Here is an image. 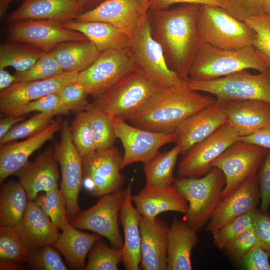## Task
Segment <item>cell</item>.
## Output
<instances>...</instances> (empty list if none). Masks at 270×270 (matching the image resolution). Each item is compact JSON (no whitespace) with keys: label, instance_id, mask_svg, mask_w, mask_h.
<instances>
[{"label":"cell","instance_id":"obj_1","mask_svg":"<svg viewBox=\"0 0 270 270\" xmlns=\"http://www.w3.org/2000/svg\"><path fill=\"white\" fill-rule=\"evenodd\" d=\"M200 5L184 4L148 10L147 16L154 38L161 46L167 64L184 80L189 78L194 58L204 42L198 27Z\"/></svg>","mask_w":270,"mask_h":270},{"label":"cell","instance_id":"obj_2","mask_svg":"<svg viewBox=\"0 0 270 270\" xmlns=\"http://www.w3.org/2000/svg\"><path fill=\"white\" fill-rule=\"evenodd\" d=\"M216 102V98L182 84L158 90L130 119L131 124L150 131L175 132L190 116Z\"/></svg>","mask_w":270,"mask_h":270},{"label":"cell","instance_id":"obj_3","mask_svg":"<svg viewBox=\"0 0 270 270\" xmlns=\"http://www.w3.org/2000/svg\"><path fill=\"white\" fill-rule=\"evenodd\" d=\"M250 68L260 72L268 69L252 46L227 50L203 42L192 62L188 78L210 80Z\"/></svg>","mask_w":270,"mask_h":270},{"label":"cell","instance_id":"obj_4","mask_svg":"<svg viewBox=\"0 0 270 270\" xmlns=\"http://www.w3.org/2000/svg\"><path fill=\"white\" fill-rule=\"evenodd\" d=\"M126 50L134 71L158 88H171L186 81L180 78L168 66L161 46L152 34L148 16L129 36Z\"/></svg>","mask_w":270,"mask_h":270},{"label":"cell","instance_id":"obj_5","mask_svg":"<svg viewBox=\"0 0 270 270\" xmlns=\"http://www.w3.org/2000/svg\"><path fill=\"white\" fill-rule=\"evenodd\" d=\"M174 183L188 204L184 220L198 231L210 220L222 198L226 184L224 173L214 167L202 176L178 177Z\"/></svg>","mask_w":270,"mask_h":270},{"label":"cell","instance_id":"obj_6","mask_svg":"<svg viewBox=\"0 0 270 270\" xmlns=\"http://www.w3.org/2000/svg\"><path fill=\"white\" fill-rule=\"evenodd\" d=\"M188 87L214 95L216 101L258 100L270 103V70L252 74L247 70L210 80L188 78Z\"/></svg>","mask_w":270,"mask_h":270},{"label":"cell","instance_id":"obj_7","mask_svg":"<svg viewBox=\"0 0 270 270\" xmlns=\"http://www.w3.org/2000/svg\"><path fill=\"white\" fill-rule=\"evenodd\" d=\"M198 27L204 42L227 50L252 46L255 35L244 22L219 6L200 5Z\"/></svg>","mask_w":270,"mask_h":270},{"label":"cell","instance_id":"obj_8","mask_svg":"<svg viewBox=\"0 0 270 270\" xmlns=\"http://www.w3.org/2000/svg\"><path fill=\"white\" fill-rule=\"evenodd\" d=\"M160 89L134 71L95 97L92 103L112 118L127 121Z\"/></svg>","mask_w":270,"mask_h":270},{"label":"cell","instance_id":"obj_9","mask_svg":"<svg viewBox=\"0 0 270 270\" xmlns=\"http://www.w3.org/2000/svg\"><path fill=\"white\" fill-rule=\"evenodd\" d=\"M60 141L56 144L54 154L62 172L60 190L65 198L67 215L70 222L80 212L78 198L83 186L82 158L71 136L70 126L62 122Z\"/></svg>","mask_w":270,"mask_h":270},{"label":"cell","instance_id":"obj_10","mask_svg":"<svg viewBox=\"0 0 270 270\" xmlns=\"http://www.w3.org/2000/svg\"><path fill=\"white\" fill-rule=\"evenodd\" d=\"M83 186L94 196H102L121 189L124 177L120 173L122 156L117 148L96 150L82 158Z\"/></svg>","mask_w":270,"mask_h":270},{"label":"cell","instance_id":"obj_11","mask_svg":"<svg viewBox=\"0 0 270 270\" xmlns=\"http://www.w3.org/2000/svg\"><path fill=\"white\" fill-rule=\"evenodd\" d=\"M268 150L239 140L230 146L212 163L224 173L226 184L222 196H228L248 178L257 174Z\"/></svg>","mask_w":270,"mask_h":270},{"label":"cell","instance_id":"obj_12","mask_svg":"<svg viewBox=\"0 0 270 270\" xmlns=\"http://www.w3.org/2000/svg\"><path fill=\"white\" fill-rule=\"evenodd\" d=\"M125 195L121 189L101 196L92 206L78 213L70 222L76 228L90 230L105 237L112 248L120 250L124 244L118 216Z\"/></svg>","mask_w":270,"mask_h":270},{"label":"cell","instance_id":"obj_13","mask_svg":"<svg viewBox=\"0 0 270 270\" xmlns=\"http://www.w3.org/2000/svg\"><path fill=\"white\" fill-rule=\"evenodd\" d=\"M240 138L238 132L226 123L184 154L178 168V177L194 178L205 175L212 168V162Z\"/></svg>","mask_w":270,"mask_h":270},{"label":"cell","instance_id":"obj_14","mask_svg":"<svg viewBox=\"0 0 270 270\" xmlns=\"http://www.w3.org/2000/svg\"><path fill=\"white\" fill-rule=\"evenodd\" d=\"M113 122L116 137L124 149L122 169L133 163L148 162L158 154L162 146L176 141V132L150 131L130 124L118 118H113Z\"/></svg>","mask_w":270,"mask_h":270},{"label":"cell","instance_id":"obj_15","mask_svg":"<svg viewBox=\"0 0 270 270\" xmlns=\"http://www.w3.org/2000/svg\"><path fill=\"white\" fill-rule=\"evenodd\" d=\"M134 71L126 49L108 50L100 52L92 65L80 72L76 80L95 98Z\"/></svg>","mask_w":270,"mask_h":270},{"label":"cell","instance_id":"obj_16","mask_svg":"<svg viewBox=\"0 0 270 270\" xmlns=\"http://www.w3.org/2000/svg\"><path fill=\"white\" fill-rule=\"evenodd\" d=\"M10 40L32 45L46 52L67 42L88 39L82 33L47 20H26L16 22L8 28Z\"/></svg>","mask_w":270,"mask_h":270},{"label":"cell","instance_id":"obj_17","mask_svg":"<svg viewBox=\"0 0 270 270\" xmlns=\"http://www.w3.org/2000/svg\"><path fill=\"white\" fill-rule=\"evenodd\" d=\"M147 14L137 0H108L74 20L107 22L129 37L146 18Z\"/></svg>","mask_w":270,"mask_h":270},{"label":"cell","instance_id":"obj_18","mask_svg":"<svg viewBox=\"0 0 270 270\" xmlns=\"http://www.w3.org/2000/svg\"><path fill=\"white\" fill-rule=\"evenodd\" d=\"M260 194L257 174L248 178L228 196L222 198L206 226L211 232L233 220L258 209Z\"/></svg>","mask_w":270,"mask_h":270},{"label":"cell","instance_id":"obj_19","mask_svg":"<svg viewBox=\"0 0 270 270\" xmlns=\"http://www.w3.org/2000/svg\"><path fill=\"white\" fill-rule=\"evenodd\" d=\"M224 102H216L184 121L176 131V144L184 154L194 145L210 136L227 123Z\"/></svg>","mask_w":270,"mask_h":270},{"label":"cell","instance_id":"obj_20","mask_svg":"<svg viewBox=\"0 0 270 270\" xmlns=\"http://www.w3.org/2000/svg\"><path fill=\"white\" fill-rule=\"evenodd\" d=\"M79 72H64L55 76L38 80L16 82L0 92L2 112L52 93L76 80Z\"/></svg>","mask_w":270,"mask_h":270},{"label":"cell","instance_id":"obj_21","mask_svg":"<svg viewBox=\"0 0 270 270\" xmlns=\"http://www.w3.org/2000/svg\"><path fill=\"white\" fill-rule=\"evenodd\" d=\"M62 121L58 118L38 134L21 142L0 146V182L16 174L28 162L29 156L45 142L52 140L61 129Z\"/></svg>","mask_w":270,"mask_h":270},{"label":"cell","instance_id":"obj_22","mask_svg":"<svg viewBox=\"0 0 270 270\" xmlns=\"http://www.w3.org/2000/svg\"><path fill=\"white\" fill-rule=\"evenodd\" d=\"M57 162L54 150L49 148L40 153L34 160L28 162L16 173L29 200H34L40 192L58 188Z\"/></svg>","mask_w":270,"mask_h":270},{"label":"cell","instance_id":"obj_23","mask_svg":"<svg viewBox=\"0 0 270 270\" xmlns=\"http://www.w3.org/2000/svg\"><path fill=\"white\" fill-rule=\"evenodd\" d=\"M79 15L78 0H24L6 18L10 23L38 20L62 24L74 20Z\"/></svg>","mask_w":270,"mask_h":270},{"label":"cell","instance_id":"obj_24","mask_svg":"<svg viewBox=\"0 0 270 270\" xmlns=\"http://www.w3.org/2000/svg\"><path fill=\"white\" fill-rule=\"evenodd\" d=\"M140 268L143 270L167 268V236L169 227L158 217L150 220L141 216Z\"/></svg>","mask_w":270,"mask_h":270},{"label":"cell","instance_id":"obj_25","mask_svg":"<svg viewBox=\"0 0 270 270\" xmlns=\"http://www.w3.org/2000/svg\"><path fill=\"white\" fill-rule=\"evenodd\" d=\"M132 199L140 215L150 220L167 212L185 214L188 208L187 200L174 183L163 187L145 186L138 194L132 195Z\"/></svg>","mask_w":270,"mask_h":270},{"label":"cell","instance_id":"obj_26","mask_svg":"<svg viewBox=\"0 0 270 270\" xmlns=\"http://www.w3.org/2000/svg\"><path fill=\"white\" fill-rule=\"evenodd\" d=\"M31 250L53 245L60 234L58 228L35 200H29L23 217L14 227Z\"/></svg>","mask_w":270,"mask_h":270},{"label":"cell","instance_id":"obj_27","mask_svg":"<svg viewBox=\"0 0 270 270\" xmlns=\"http://www.w3.org/2000/svg\"><path fill=\"white\" fill-rule=\"evenodd\" d=\"M227 122L240 137L270 126V103L258 100L224 102Z\"/></svg>","mask_w":270,"mask_h":270},{"label":"cell","instance_id":"obj_28","mask_svg":"<svg viewBox=\"0 0 270 270\" xmlns=\"http://www.w3.org/2000/svg\"><path fill=\"white\" fill-rule=\"evenodd\" d=\"M132 187L125 189L124 200L120 212V218L124 233V244L121 250L122 262L127 270H138L141 261V215L134 205Z\"/></svg>","mask_w":270,"mask_h":270},{"label":"cell","instance_id":"obj_29","mask_svg":"<svg viewBox=\"0 0 270 270\" xmlns=\"http://www.w3.org/2000/svg\"><path fill=\"white\" fill-rule=\"evenodd\" d=\"M198 242L197 231L185 220L175 218L167 236L166 270H191L192 252Z\"/></svg>","mask_w":270,"mask_h":270},{"label":"cell","instance_id":"obj_30","mask_svg":"<svg viewBox=\"0 0 270 270\" xmlns=\"http://www.w3.org/2000/svg\"><path fill=\"white\" fill-rule=\"evenodd\" d=\"M62 230L52 246L62 254L70 268L84 270L88 253L102 236L79 231L70 223Z\"/></svg>","mask_w":270,"mask_h":270},{"label":"cell","instance_id":"obj_31","mask_svg":"<svg viewBox=\"0 0 270 270\" xmlns=\"http://www.w3.org/2000/svg\"><path fill=\"white\" fill-rule=\"evenodd\" d=\"M60 24L83 34L100 52L112 49H126L128 43V35L107 22L73 20Z\"/></svg>","mask_w":270,"mask_h":270},{"label":"cell","instance_id":"obj_32","mask_svg":"<svg viewBox=\"0 0 270 270\" xmlns=\"http://www.w3.org/2000/svg\"><path fill=\"white\" fill-rule=\"evenodd\" d=\"M51 52L64 71L78 72L92 65L100 53L88 40L62 43Z\"/></svg>","mask_w":270,"mask_h":270},{"label":"cell","instance_id":"obj_33","mask_svg":"<svg viewBox=\"0 0 270 270\" xmlns=\"http://www.w3.org/2000/svg\"><path fill=\"white\" fill-rule=\"evenodd\" d=\"M28 199L20 182L10 181L3 184L0 193V226H16L26 210Z\"/></svg>","mask_w":270,"mask_h":270},{"label":"cell","instance_id":"obj_34","mask_svg":"<svg viewBox=\"0 0 270 270\" xmlns=\"http://www.w3.org/2000/svg\"><path fill=\"white\" fill-rule=\"evenodd\" d=\"M180 154V148L176 144L169 150L158 154L144 163L146 186L163 187L173 184V172Z\"/></svg>","mask_w":270,"mask_h":270},{"label":"cell","instance_id":"obj_35","mask_svg":"<svg viewBox=\"0 0 270 270\" xmlns=\"http://www.w3.org/2000/svg\"><path fill=\"white\" fill-rule=\"evenodd\" d=\"M46 53L32 45L10 40L0 46V69L12 66L16 72L24 71Z\"/></svg>","mask_w":270,"mask_h":270},{"label":"cell","instance_id":"obj_36","mask_svg":"<svg viewBox=\"0 0 270 270\" xmlns=\"http://www.w3.org/2000/svg\"><path fill=\"white\" fill-rule=\"evenodd\" d=\"M84 111L89 120L96 150L113 146L117 138L113 118L94 103L88 104Z\"/></svg>","mask_w":270,"mask_h":270},{"label":"cell","instance_id":"obj_37","mask_svg":"<svg viewBox=\"0 0 270 270\" xmlns=\"http://www.w3.org/2000/svg\"><path fill=\"white\" fill-rule=\"evenodd\" d=\"M31 254L14 227L0 226V260L18 264L28 262Z\"/></svg>","mask_w":270,"mask_h":270},{"label":"cell","instance_id":"obj_38","mask_svg":"<svg viewBox=\"0 0 270 270\" xmlns=\"http://www.w3.org/2000/svg\"><path fill=\"white\" fill-rule=\"evenodd\" d=\"M34 200L58 229L62 230L70 224L65 198L60 189L40 192Z\"/></svg>","mask_w":270,"mask_h":270},{"label":"cell","instance_id":"obj_39","mask_svg":"<svg viewBox=\"0 0 270 270\" xmlns=\"http://www.w3.org/2000/svg\"><path fill=\"white\" fill-rule=\"evenodd\" d=\"M244 22L254 31L252 46L270 70V14L266 12L254 14Z\"/></svg>","mask_w":270,"mask_h":270},{"label":"cell","instance_id":"obj_40","mask_svg":"<svg viewBox=\"0 0 270 270\" xmlns=\"http://www.w3.org/2000/svg\"><path fill=\"white\" fill-rule=\"evenodd\" d=\"M54 113L68 115L70 110L63 103L57 93H52L38 99L4 111L5 115L25 116L32 112Z\"/></svg>","mask_w":270,"mask_h":270},{"label":"cell","instance_id":"obj_41","mask_svg":"<svg viewBox=\"0 0 270 270\" xmlns=\"http://www.w3.org/2000/svg\"><path fill=\"white\" fill-rule=\"evenodd\" d=\"M54 113L37 112L30 118L15 125L0 138V146L18 139L29 138L40 132L50 125Z\"/></svg>","mask_w":270,"mask_h":270},{"label":"cell","instance_id":"obj_42","mask_svg":"<svg viewBox=\"0 0 270 270\" xmlns=\"http://www.w3.org/2000/svg\"><path fill=\"white\" fill-rule=\"evenodd\" d=\"M122 261L121 250L109 247L101 239L90 249L86 270H118Z\"/></svg>","mask_w":270,"mask_h":270},{"label":"cell","instance_id":"obj_43","mask_svg":"<svg viewBox=\"0 0 270 270\" xmlns=\"http://www.w3.org/2000/svg\"><path fill=\"white\" fill-rule=\"evenodd\" d=\"M72 140L82 158L94 153L96 146L86 112H78L70 126Z\"/></svg>","mask_w":270,"mask_h":270},{"label":"cell","instance_id":"obj_44","mask_svg":"<svg viewBox=\"0 0 270 270\" xmlns=\"http://www.w3.org/2000/svg\"><path fill=\"white\" fill-rule=\"evenodd\" d=\"M64 72L50 52H46L30 68L22 72H16L14 76L16 82H27L49 78Z\"/></svg>","mask_w":270,"mask_h":270},{"label":"cell","instance_id":"obj_45","mask_svg":"<svg viewBox=\"0 0 270 270\" xmlns=\"http://www.w3.org/2000/svg\"><path fill=\"white\" fill-rule=\"evenodd\" d=\"M256 210L243 214L212 232L215 245L222 250L230 240L243 230L253 227Z\"/></svg>","mask_w":270,"mask_h":270},{"label":"cell","instance_id":"obj_46","mask_svg":"<svg viewBox=\"0 0 270 270\" xmlns=\"http://www.w3.org/2000/svg\"><path fill=\"white\" fill-rule=\"evenodd\" d=\"M52 245L46 246L32 251L28 262L32 268L38 270H67L60 254Z\"/></svg>","mask_w":270,"mask_h":270},{"label":"cell","instance_id":"obj_47","mask_svg":"<svg viewBox=\"0 0 270 270\" xmlns=\"http://www.w3.org/2000/svg\"><path fill=\"white\" fill-rule=\"evenodd\" d=\"M258 244L254 227L248 228L230 240L222 250L232 260L239 262L253 246Z\"/></svg>","mask_w":270,"mask_h":270},{"label":"cell","instance_id":"obj_48","mask_svg":"<svg viewBox=\"0 0 270 270\" xmlns=\"http://www.w3.org/2000/svg\"><path fill=\"white\" fill-rule=\"evenodd\" d=\"M57 94L70 112L83 111L88 104L87 98L89 95L83 85L77 80L66 84Z\"/></svg>","mask_w":270,"mask_h":270},{"label":"cell","instance_id":"obj_49","mask_svg":"<svg viewBox=\"0 0 270 270\" xmlns=\"http://www.w3.org/2000/svg\"><path fill=\"white\" fill-rule=\"evenodd\" d=\"M266 2V0H224L222 8L234 18L244 22L250 16L265 13Z\"/></svg>","mask_w":270,"mask_h":270},{"label":"cell","instance_id":"obj_50","mask_svg":"<svg viewBox=\"0 0 270 270\" xmlns=\"http://www.w3.org/2000/svg\"><path fill=\"white\" fill-rule=\"evenodd\" d=\"M270 254L257 244L239 262L246 270H270Z\"/></svg>","mask_w":270,"mask_h":270},{"label":"cell","instance_id":"obj_51","mask_svg":"<svg viewBox=\"0 0 270 270\" xmlns=\"http://www.w3.org/2000/svg\"><path fill=\"white\" fill-rule=\"evenodd\" d=\"M257 175L260 200V208L267 211L270 206V150H268Z\"/></svg>","mask_w":270,"mask_h":270},{"label":"cell","instance_id":"obj_52","mask_svg":"<svg viewBox=\"0 0 270 270\" xmlns=\"http://www.w3.org/2000/svg\"><path fill=\"white\" fill-rule=\"evenodd\" d=\"M253 227L258 244L270 254V216L266 210L258 208Z\"/></svg>","mask_w":270,"mask_h":270},{"label":"cell","instance_id":"obj_53","mask_svg":"<svg viewBox=\"0 0 270 270\" xmlns=\"http://www.w3.org/2000/svg\"><path fill=\"white\" fill-rule=\"evenodd\" d=\"M224 0H150L149 10H164L176 4H196L222 7Z\"/></svg>","mask_w":270,"mask_h":270},{"label":"cell","instance_id":"obj_54","mask_svg":"<svg viewBox=\"0 0 270 270\" xmlns=\"http://www.w3.org/2000/svg\"><path fill=\"white\" fill-rule=\"evenodd\" d=\"M240 140L270 150V126L252 134L240 137Z\"/></svg>","mask_w":270,"mask_h":270},{"label":"cell","instance_id":"obj_55","mask_svg":"<svg viewBox=\"0 0 270 270\" xmlns=\"http://www.w3.org/2000/svg\"><path fill=\"white\" fill-rule=\"evenodd\" d=\"M26 116H16L6 115L0 120V138L3 137L14 125L23 121Z\"/></svg>","mask_w":270,"mask_h":270},{"label":"cell","instance_id":"obj_56","mask_svg":"<svg viewBox=\"0 0 270 270\" xmlns=\"http://www.w3.org/2000/svg\"><path fill=\"white\" fill-rule=\"evenodd\" d=\"M16 82V78L4 68L0 69V90H5Z\"/></svg>","mask_w":270,"mask_h":270},{"label":"cell","instance_id":"obj_57","mask_svg":"<svg viewBox=\"0 0 270 270\" xmlns=\"http://www.w3.org/2000/svg\"><path fill=\"white\" fill-rule=\"evenodd\" d=\"M108 0H78L80 14L88 12Z\"/></svg>","mask_w":270,"mask_h":270},{"label":"cell","instance_id":"obj_58","mask_svg":"<svg viewBox=\"0 0 270 270\" xmlns=\"http://www.w3.org/2000/svg\"><path fill=\"white\" fill-rule=\"evenodd\" d=\"M0 270H20L22 267L18 263L13 262L0 260Z\"/></svg>","mask_w":270,"mask_h":270},{"label":"cell","instance_id":"obj_59","mask_svg":"<svg viewBox=\"0 0 270 270\" xmlns=\"http://www.w3.org/2000/svg\"><path fill=\"white\" fill-rule=\"evenodd\" d=\"M12 0H0V14L1 16H6V12Z\"/></svg>","mask_w":270,"mask_h":270},{"label":"cell","instance_id":"obj_60","mask_svg":"<svg viewBox=\"0 0 270 270\" xmlns=\"http://www.w3.org/2000/svg\"><path fill=\"white\" fill-rule=\"evenodd\" d=\"M146 12L149 10V4L150 0H137Z\"/></svg>","mask_w":270,"mask_h":270},{"label":"cell","instance_id":"obj_61","mask_svg":"<svg viewBox=\"0 0 270 270\" xmlns=\"http://www.w3.org/2000/svg\"><path fill=\"white\" fill-rule=\"evenodd\" d=\"M266 12L270 14V0H266Z\"/></svg>","mask_w":270,"mask_h":270},{"label":"cell","instance_id":"obj_62","mask_svg":"<svg viewBox=\"0 0 270 270\" xmlns=\"http://www.w3.org/2000/svg\"><path fill=\"white\" fill-rule=\"evenodd\" d=\"M22 0V1H23L24 0Z\"/></svg>","mask_w":270,"mask_h":270}]
</instances>
